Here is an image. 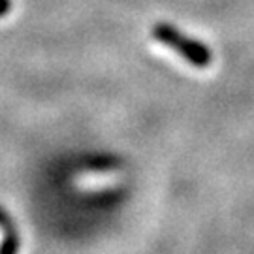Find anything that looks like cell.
<instances>
[{
    "label": "cell",
    "instance_id": "obj_1",
    "mask_svg": "<svg viewBox=\"0 0 254 254\" xmlns=\"http://www.w3.org/2000/svg\"><path fill=\"white\" fill-rule=\"evenodd\" d=\"M151 32L156 42H160L166 47H172L175 53L183 57L187 63H190L194 68H207L213 63V53L203 42L192 40L170 23H156Z\"/></svg>",
    "mask_w": 254,
    "mask_h": 254
},
{
    "label": "cell",
    "instance_id": "obj_2",
    "mask_svg": "<svg viewBox=\"0 0 254 254\" xmlns=\"http://www.w3.org/2000/svg\"><path fill=\"white\" fill-rule=\"evenodd\" d=\"M19 253V234L13 224L4 228V239L0 243V254H17Z\"/></svg>",
    "mask_w": 254,
    "mask_h": 254
},
{
    "label": "cell",
    "instance_id": "obj_3",
    "mask_svg": "<svg viewBox=\"0 0 254 254\" xmlns=\"http://www.w3.org/2000/svg\"><path fill=\"white\" fill-rule=\"evenodd\" d=\"M11 9V0H0V17H4Z\"/></svg>",
    "mask_w": 254,
    "mask_h": 254
}]
</instances>
